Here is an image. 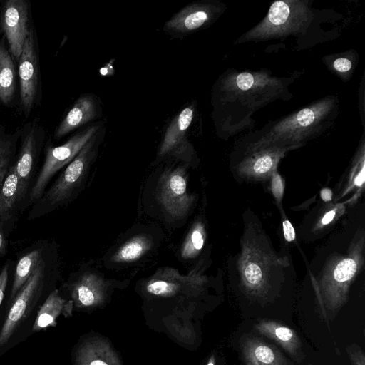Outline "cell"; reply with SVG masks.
<instances>
[{
    "instance_id": "d6986e66",
    "label": "cell",
    "mask_w": 365,
    "mask_h": 365,
    "mask_svg": "<svg viewBox=\"0 0 365 365\" xmlns=\"http://www.w3.org/2000/svg\"><path fill=\"white\" fill-rule=\"evenodd\" d=\"M63 303L58 290L51 292L38 309L32 330L40 331L56 326V319L63 311Z\"/></svg>"
},
{
    "instance_id": "9a60e30c",
    "label": "cell",
    "mask_w": 365,
    "mask_h": 365,
    "mask_svg": "<svg viewBox=\"0 0 365 365\" xmlns=\"http://www.w3.org/2000/svg\"><path fill=\"white\" fill-rule=\"evenodd\" d=\"M241 349L246 365H289L276 346L259 338L246 337L242 342Z\"/></svg>"
},
{
    "instance_id": "484cf974",
    "label": "cell",
    "mask_w": 365,
    "mask_h": 365,
    "mask_svg": "<svg viewBox=\"0 0 365 365\" xmlns=\"http://www.w3.org/2000/svg\"><path fill=\"white\" fill-rule=\"evenodd\" d=\"M175 284L163 279H156L150 282L147 286L148 292L161 295L170 293L174 289Z\"/></svg>"
},
{
    "instance_id": "7a4b0ae2",
    "label": "cell",
    "mask_w": 365,
    "mask_h": 365,
    "mask_svg": "<svg viewBox=\"0 0 365 365\" xmlns=\"http://www.w3.org/2000/svg\"><path fill=\"white\" fill-rule=\"evenodd\" d=\"M336 98L327 96L316 101L297 112L268 126L257 146L276 143H298L319 134L331 123L336 111Z\"/></svg>"
},
{
    "instance_id": "30bf717a",
    "label": "cell",
    "mask_w": 365,
    "mask_h": 365,
    "mask_svg": "<svg viewBox=\"0 0 365 365\" xmlns=\"http://www.w3.org/2000/svg\"><path fill=\"white\" fill-rule=\"evenodd\" d=\"M19 76L21 104L26 115H29L34 106L38 85L37 61L31 32L27 36L19 58Z\"/></svg>"
},
{
    "instance_id": "8fae6325",
    "label": "cell",
    "mask_w": 365,
    "mask_h": 365,
    "mask_svg": "<svg viewBox=\"0 0 365 365\" xmlns=\"http://www.w3.org/2000/svg\"><path fill=\"white\" fill-rule=\"evenodd\" d=\"M159 199L173 216H182L188 210L191 198L187 192L185 174L182 168L164 175L160 181Z\"/></svg>"
},
{
    "instance_id": "8d00e7d4",
    "label": "cell",
    "mask_w": 365,
    "mask_h": 365,
    "mask_svg": "<svg viewBox=\"0 0 365 365\" xmlns=\"http://www.w3.org/2000/svg\"><path fill=\"white\" fill-rule=\"evenodd\" d=\"M90 365H107L105 362L100 361V360H96L92 361Z\"/></svg>"
},
{
    "instance_id": "836d02e7",
    "label": "cell",
    "mask_w": 365,
    "mask_h": 365,
    "mask_svg": "<svg viewBox=\"0 0 365 365\" xmlns=\"http://www.w3.org/2000/svg\"><path fill=\"white\" fill-rule=\"evenodd\" d=\"M335 216V212L331 210L328 212L322 218V223L323 225H327L329 223L334 217Z\"/></svg>"
},
{
    "instance_id": "4dcf8cb0",
    "label": "cell",
    "mask_w": 365,
    "mask_h": 365,
    "mask_svg": "<svg viewBox=\"0 0 365 365\" xmlns=\"http://www.w3.org/2000/svg\"><path fill=\"white\" fill-rule=\"evenodd\" d=\"M349 354L353 365H365L364 354L360 349H351Z\"/></svg>"
},
{
    "instance_id": "83f0119b",
    "label": "cell",
    "mask_w": 365,
    "mask_h": 365,
    "mask_svg": "<svg viewBox=\"0 0 365 365\" xmlns=\"http://www.w3.org/2000/svg\"><path fill=\"white\" fill-rule=\"evenodd\" d=\"M334 69L339 74H347L352 69V61L346 57H339L333 62Z\"/></svg>"
},
{
    "instance_id": "ac0fdd59",
    "label": "cell",
    "mask_w": 365,
    "mask_h": 365,
    "mask_svg": "<svg viewBox=\"0 0 365 365\" xmlns=\"http://www.w3.org/2000/svg\"><path fill=\"white\" fill-rule=\"evenodd\" d=\"M16 87V73L13 60L3 43H0V101L9 104Z\"/></svg>"
},
{
    "instance_id": "f1b7e54d",
    "label": "cell",
    "mask_w": 365,
    "mask_h": 365,
    "mask_svg": "<svg viewBox=\"0 0 365 365\" xmlns=\"http://www.w3.org/2000/svg\"><path fill=\"white\" fill-rule=\"evenodd\" d=\"M9 267L10 262L8 260L0 271V307L2 303L8 283Z\"/></svg>"
},
{
    "instance_id": "6da1fadb",
    "label": "cell",
    "mask_w": 365,
    "mask_h": 365,
    "mask_svg": "<svg viewBox=\"0 0 365 365\" xmlns=\"http://www.w3.org/2000/svg\"><path fill=\"white\" fill-rule=\"evenodd\" d=\"M106 133L104 125L83 146L49 188L32 205L28 220H35L67 204L81 186Z\"/></svg>"
},
{
    "instance_id": "8992f818",
    "label": "cell",
    "mask_w": 365,
    "mask_h": 365,
    "mask_svg": "<svg viewBox=\"0 0 365 365\" xmlns=\"http://www.w3.org/2000/svg\"><path fill=\"white\" fill-rule=\"evenodd\" d=\"M281 81L262 73L241 72L227 77L221 83L224 97L243 103L259 97L264 103L274 99L282 87Z\"/></svg>"
},
{
    "instance_id": "d6a6232c",
    "label": "cell",
    "mask_w": 365,
    "mask_h": 365,
    "mask_svg": "<svg viewBox=\"0 0 365 365\" xmlns=\"http://www.w3.org/2000/svg\"><path fill=\"white\" fill-rule=\"evenodd\" d=\"M283 230L284 234V237L288 242H291L295 238V231L294 229L291 224V222L288 220H285L283 222Z\"/></svg>"
},
{
    "instance_id": "d4e9b609",
    "label": "cell",
    "mask_w": 365,
    "mask_h": 365,
    "mask_svg": "<svg viewBox=\"0 0 365 365\" xmlns=\"http://www.w3.org/2000/svg\"><path fill=\"white\" fill-rule=\"evenodd\" d=\"M275 156L272 154H262L255 160L252 165V169L257 174L264 173L272 168Z\"/></svg>"
},
{
    "instance_id": "9c48e42d",
    "label": "cell",
    "mask_w": 365,
    "mask_h": 365,
    "mask_svg": "<svg viewBox=\"0 0 365 365\" xmlns=\"http://www.w3.org/2000/svg\"><path fill=\"white\" fill-rule=\"evenodd\" d=\"M38 144L34 130H31L22 138L16 169L19 181L20 210L27 205L28 197L36 178Z\"/></svg>"
},
{
    "instance_id": "3957f363",
    "label": "cell",
    "mask_w": 365,
    "mask_h": 365,
    "mask_svg": "<svg viewBox=\"0 0 365 365\" xmlns=\"http://www.w3.org/2000/svg\"><path fill=\"white\" fill-rule=\"evenodd\" d=\"M312 19L307 1H276L267 16L238 41H263L302 32Z\"/></svg>"
},
{
    "instance_id": "7c38bea8",
    "label": "cell",
    "mask_w": 365,
    "mask_h": 365,
    "mask_svg": "<svg viewBox=\"0 0 365 365\" xmlns=\"http://www.w3.org/2000/svg\"><path fill=\"white\" fill-rule=\"evenodd\" d=\"M101 106L96 96L88 93L80 96L55 130L54 138L63 136L96 119L101 115Z\"/></svg>"
},
{
    "instance_id": "7402d4cb",
    "label": "cell",
    "mask_w": 365,
    "mask_h": 365,
    "mask_svg": "<svg viewBox=\"0 0 365 365\" xmlns=\"http://www.w3.org/2000/svg\"><path fill=\"white\" fill-rule=\"evenodd\" d=\"M93 277L90 274L84 275L74 285L75 297L85 306L91 305L95 300V294L91 289Z\"/></svg>"
},
{
    "instance_id": "74e56055",
    "label": "cell",
    "mask_w": 365,
    "mask_h": 365,
    "mask_svg": "<svg viewBox=\"0 0 365 365\" xmlns=\"http://www.w3.org/2000/svg\"><path fill=\"white\" fill-rule=\"evenodd\" d=\"M214 359L212 358L211 360L209 361V363L207 364V365H215V363H214Z\"/></svg>"
},
{
    "instance_id": "e0dca14e",
    "label": "cell",
    "mask_w": 365,
    "mask_h": 365,
    "mask_svg": "<svg viewBox=\"0 0 365 365\" xmlns=\"http://www.w3.org/2000/svg\"><path fill=\"white\" fill-rule=\"evenodd\" d=\"M46 242H38L33 245L16 264L9 300H14L21 287L35 270L46 255Z\"/></svg>"
},
{
    "instance_id": "ffe728a7",
    "label": "cell",
    "mask_w": 365,
    "mask_h": 365,
    "mask_svg": "<svg viewBox=\"0 0 365 365\" xmlns=\"http://www.w3.org/2000/svg\"><path fill=\"white\" fill-rule=\"evenodd\" d=\"M151 240L145 235H138L125 243L113 257L115 262H130L141 257L151 247Z\"/></svg>"
},
{
    "instance_id": "4fadbf2b",
    "label": "cell",
    "mask_w": 365,
    "mask_h": 365,
    "mask_svg": "<svg viewBox=\"0 0 365 365\" xmlns=\"http://www.w3.org/2000/svg\"><path fill=\"white\" fill-rule=\"evenodd\" d=\"M195 110V104L190 103L170 120L163 137L159 150L160 156H164L188 146L187 134L192 122Z\"/></svg>"
},
{
    "instance_id": "e575fe53",
    "label": "cell",
    "mask_w": 365,
    "mask_h": 365,
    "mask_svg": "<svg viewBox=\"0 0 365 365\" xmlns=\"http://www.w3.org/2000/svg\"><path fill=\"white\" fill-rule=\"evenodd\" d=\"M331 191L329 189L325 188L321 191V197L324 201L331 200Z\"/></svg>"
},
{
    "instance_id": "5b68a950",
    "label": "cell",
    "mask_w": 365,
    "mask_h": 365,
    "mask_svg": "<svg viewBox=\"0 0 365 365\" xmlns=\"http://www.w3.org/2000/svg\"><path fill=\"white\" fill-rule=\"evenodd\" d=\"M48 255L46 254L14 299L0 331V347L5 345L18 325L41 294L51 274Z\"/></svg>"
},
{
    "instance_id": "5bb4252c",
    "label": "cell",
    "mask_w": 365,
    "mask_h": 365,
    "mask_svg": "<svg viewBox=\"0 0 365 365\" xmlns=\"http://www.w3.org/2000/svg\"><path fill=\"white\" fill-rule=\"evenodd\" d=\"M20 210L19 181L15 162H14L4 178L0 190V222L6 232L11 229Z\"/></svg>"
},
{
    "instance_id": "52a82bcc",
    "label": "cell",
    "mask_w": 365,
    "mask_h": 365,
    "mask_svg": "<svg viewBox=\"0 0 365 365\" xmlns=\"http://www.w3.org/2000/svg\"><path fill=\"white\" fill-rule=\"evenodd\" d=\"M220 11V6L213 1H195L175 14L163 30L174 37H185L212 23Z\"/></svg>"
},
{
    "instance_id": "4316f807",
    "label": "cell",
    "mask_w": 365,
    "mask_h": 365,
    "mask_svg": "<svg viewBox=\"0 0 365 365\" xmlns=\"http://www.w3.org/2000/svg\"><path fill=\"white\" fill-rule=\"evenodd\" d=\"M247 282L252 286H257L262 279V272L259 266L255 263L249 264L245 269Z\"/></svg>"
},
{
    "instance_id": "44dd1931",
    "label": "cell",
    "mask_w": 365,
    "mask_h": 365,
    "mask_svg": "<svg viewBox=\"0 0 365 365\" xmlns=\"http://www.w3.org/2000/svg\"><path fill=\"white\" fill-rule=\"evenodd\" d=\"M204 244L202 229L197 225L195 226L189 236H187L181 250V255L185 259L193 257L200 251Z\"/></svg>"
},
{
    "instance_id": "277c9868",
    "label": "cell",
    "mask_w": 365,
    "mask_h": 365,
    "mask_svg": "<svg viewBox=\"0 0 365 365\" xmlns=\"http://www.w3.org/2000/svg\"><path fill=\"white\" fill-rule=\"evenodd\" d=\"M103 125V122H96L76 133L63 145L46 148L43 163L29 195L26 207L34 205L40 199L53 175L71 162L86 142Z\"/></svg>"
},
{
    "instance_id": "603a6c76",
    "label": "cell",
    "mask_w": 365,
    "mask_h": 365,
    "mask_svg": "<svg viewBox=\"0 0 365 365\" xmlns=\"http://www.w3.org/2000/svg\"><path fill=\"white\" fill-rule=\"evenodd\" d=\"M14 150L10 141L0 139V190L9 168L14 163Z\"/></svg>"
},
{
    "instance_id": "2e32d148",
    "label": "cell",
    "mask_w": 365,
    "mask_h": 365,
    "mask_svg": "<svg viewBox=\"0 0 365 365\" xmlns=\"http://www.w3.org/2000/svg\"><path fill=\"white\" fill-rule=\"evenodd\" d=\"M255 328L261 334L277 342L295 360L302 359L301 341L293 329L275 321L267 319L259 321Z\"/></svg>"
},
{
    "instance_id": "ba28073f",
    "label": "cell",
    "mask_w": 365,
    "mask_h": 365,
    "mask_svg": "<svg viewBox=\"0 0 365 365\" xmlns=\"http://www.w3.org/2000/svg\"><path fill=\"white\" fill-rule=\"evenodd\" d=\"M28 6L24 0L5 2L1 15V26L13 56L19 59L28 31Z\"/></svg>"
},
{
    "instance_id": "cb8c5ba5",
    "label": "cell",
    "mask_w": 365,
    "mask_h": 365,
    "mask_svg": "<svg viewBox=\"0 0 365 365\" xmlns=\"http://www.w3.org/2000/svg\"><path fill=\"white\" fill-rule=\"evenodd\" d=\"M356 264L351 259L341 261L334 272V279L339 283L349 281L355 274Z\"/></svg>"
},
{
    "instance_id": "d590c367",
    "label": "cell",
    "mask_w": 365,
    "mask_h": 365,
    "mask_svg": "<svg viewBox=\"0 0 365 365\" xmlns=\"http://www.w3.org/2000/svg\"><path fill=\"white\" fill-rule=\"evenodd\" d=\"M364 182V166L361 171V173L358 175V176L355 179V184L357 186H361V185Z\"/></svg>"
},
{
    "instance_id": "f546056e",
    "label": "cell",
    "mask_w": 365,
    "mask_h": 365,
    "mask_svg": "<svg viewBox=\"0 0 365 365\" xmlns=\"http://www.w3.org/2000/svg\"><path fill=\"white\" fill-rule=\"evenodd\" d=\"M272 190L273 195L277 198L281 199L284 192V185L281 177L278 174H274L272 181Z\"/></svg>"
},
{
    "instance_id": "1f68e13d",
    "label": "cell",
    "mask_w": 365,
    "mask_h": 365,
    "mask_svg": "<svg viewBox=\"0 0 365 365\" xmlns=\"http://www.w3.org/2000/svg\"><path fill=\"white\" fill-rule=\"evenodd\" d=\"M6 232L4 225L0 222V257L4 256L7 251Z\"/></svg>"
}]
</instances>
